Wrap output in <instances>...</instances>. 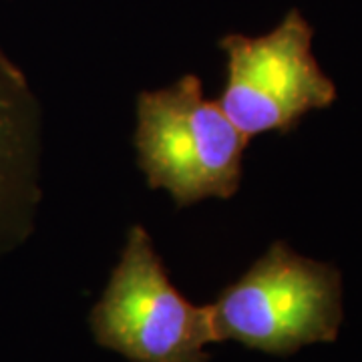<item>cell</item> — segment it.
I'll return each mask as SVG.
<instances>
[{
	"label": "cell",
	"mask_w": 362,
	"mask_h": 362,
	"mask_svg": "<svg viewBox=\"0 0 362 362\" xmlns=\"http://www.w3.org/2000/svg\"><path fill=\"white\" fill-rule=\"evenodd\" d=\"M207 306L216 342L286 356L337 340L344 320L342 276L332 264L274 242Z\"/></svg>",
	"instance_id": "cell-1"
},
{
	"label": "cell",
	"mask_w": 362,
	"mask_h": 362,
	"mask_svg": "<svg viewBox=\"0 0 362 362\" xmlns=\"http://www.w3.org/2000/svg\"><path fill=\"white\" fill-rule=\"evenodd\" d=\"M247 141L197 75L137 95V163L147 185L165 189L177 207L238 194Z\"/></svg>",
	"instance_id": "cell-2"
},
{
	"label": "cell",
	"mask_w": 362,
	"mask_h": 362,
	"mask_svg": "<svg viewBox=\"0 0 362 362\" xmlns=\"http://www.w3.org/2000/svg\"><path fill=\"white\" fill-rule=\"evenodd\" d=\"M89 324L99 346L129 362H209L206 346L216 342L209 306L175 288L141 223L129 228Z\"/></svg>",
	"instance_id": "cell-3"
},
{
	"label": "cell",
	"mask_w": 362,
	"mask_h": 362,
	"mask_svg": "<svg viewBox=\"0 0 362 362\" xmlns=\"http://www.w3.org/2000/svg\"><path fill=\"white\" fill-rule=\"evenodd\" d=\"M314 30L298 8L259 37L230 33L218 47L226 54V83L218 105L247 139L288 135L306 113L337 101V85L312 52Z\"/></svg>",
	"instance_id": "cell-4"
},
{
	"label": "cell",
	"mask_w": 362,
	"mask_h": 362,
	"mask_svg": "<svg viewBox=\"0 0 362 362\" xmlns=\"http://www.w3.org/2000/svg\"><path fill=\"white\" fill-rule=\"evenodd\" d=\"M42 115L23 69L0 47V258L35 230Z\"/></svg>",
	"instance_id": "cell-5"
}]
</instances>
